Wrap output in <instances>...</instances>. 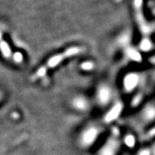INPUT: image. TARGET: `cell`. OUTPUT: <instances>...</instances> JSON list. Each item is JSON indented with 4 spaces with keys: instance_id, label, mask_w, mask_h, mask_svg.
Listing matches in <instances>:
<instances>
[{
    "instance_id": "7c38bea8",
    "label": "cell",
    "mask_w": 155,
    "mask_h": 155,
    "mask_svg": "<svg viewBox=\"0 0 155 155\" xmlns=\"http://www.w3.org/2000/svg\"><path fill=\"white\" fill-rule=\"evenodd\" d=\"M155 136V127H153V128L150 129L149 131V132L147 133V137L148 139H151V138H153V137Z\"/></svg>"
},
{
    "instance_id": "3957f363",
    "label": "cell",
    "mask_w": 155,
    "mask_h": 155,
    "mask_svg": "<svg viewBox=\"0 0 155 155\" xmlns=\"http://www.w3.org/2000/svg\"><path fill=\"white\" fill-rule=\"evenodd\" d=\"M122 145L120 129L112 127L110 134L97 150V155H118Z\"/></svg>"
},
{
    "instance_id": "277c9868",
    "label": "cell",
    "mask_w": 155,
    "mask_h": 155,
    "mask_svg": "<svg viewBox=\"0 0 155 155\" xmlns=\"http://www.w3.org/2000/svg\"><path fill=\"white\" fill-rule=\"evenodd\" d=\"M114 92L112 86L108 83L102 82L97 86L94 94V101L98 107L108 108L113 101Z\"/></svg>"
},
{
    "instance_id": "9c48e42d",
    "label": "cell",
    "mask_w": 155,
    "mask_h": 155,
    "mask_svg": "<svg viewBox=\"0 0 155 155\" xmlns=\"http://www.w3.org/2000/svg\"><path fill=\"white\" fill-rule=\"evenodd\" d=\"M152 47V45H151V42L148 40V39L145 38L143 39V41H141L140 45H139V48L142 51H150V49Z\"/></svg>"
},
{
    "instance_id": "5b68a950",
    "label": "cell",
    "mask_w": 155,
    "mask_h": 155,
    "mask_svg": "<svg viewBox=\"0 0 155 155\" xmlns=\"http://www.w3.org/2000/svg\"><path fill=\"white\" fill-rule=\"evenodd\" d=\"M124 110V104L120 101H116L108 108V111L104 115L103 122L106 124H112L120 116Z\"/></svg>"
},
{
    "instance_id": "4fadbf2b",
    "label": "cell",
    "mask_w": 155,
    "mask_h": 155,
    "mask_svg": "<svg viewBox=\"0 0 155 155\" xmlns=\"http://www.w3.org/2000/svg\"><path fill=\"white\" fill-rule=\"evenodd\" d=\"M150 61H151V63H153V64H155V56L150 59Z\"/></svg>"
},
{
    "instance_id": "8fae6325",
    "label": "cell",
    "mask_w": 155,
    "mask_h": 155,
    "mask_svg": "<svg viewBox=\"0 0 155 155\" xmlns=\"http://www.w3.org/2000/svg\"><path fill=\"white\" fill-rule=\"evenodd\" d=\"M13 59L15 60L16 63H21L23 61V59H24V56H23V55L21 52H19V51H16V52H15V53H13Z\"/></svg>"
},
{
    "instance_id": "52a82bcc",
    "label": "cell",
    "mask_w": 155,
    "mask_h": 155,
    "mask_svg": "<svg viewBox=\"0 0 155 155\" xmlns=\"http://www.w3.org/2000/svg\"><path fill=\"white\" fill-rule=\"evenodd\" d=\"M139 83V76L135 72L126 74L122 79L123 90L127 94H131L135 90Z\"/></svg>"
},
{
    "instance_id": "30bf717a",
    "label": "cell",
    "mask_w": 155,
    "mask_h": 155,
    "mask_svg": "<svg viewBox=\"0 0 155 155\" xmlns=\"http://www.w3.org/2000/svg\"><path fill=\"white\" fill-rule=\"evenodd\" d=\"M94 64L93 62L90 61H86V62H82V65H81V68L83 71H90L91 70L94 69Z\"/></svg>"
},
{
    "instance_id": "8992f818",
    "label": "cell",
    "mask_w": 155,
    "mask_h": 155,
    "mask_svg": "<svg viewBox=\"0 0 155 155\" xmlns=\"http://www.w3.org/2000/svg\"><path fill=\"white\" fill-rule=\"evenodd\" d=\"M71 106L76 112H86L90 108V101L83 94H77L71 98Z\"/></svg>"
},
{
    "instance_id": "6da1fadb",
    "label": "cell",
    "mask_w": 155,
    "mask_h": 155,
    "mask_svg": "<svg viewBox=\"0 0 155 155\" xmlns=\"http://www.w3.org/2000/svg\"><path fill=\"white\" fill-rule=\"evenodd\" d=\"M83 51V48L78 45H72L70 47L66 48L63 49V51H59L57 53L51 55L50 57L46 59L43 65H41L40 68L35 71L33 75V79H39L41 78L46 76L48 72L50 70H53L61 65L63 62L70 58L74 57Z\"/></svg>"
},
{
    "instance_id": "7a4b0ae2",
    "label": "cell",
    "mask_w": 155,
    "mask_h": 155,
    "mask_svg": "<svg viewBox=\"0 0 155 155\" xmlns=\"http://www.w3.org/2000/svg\"><path fill=\"white\" fill-rule=\"evenodd\" d=\"M103 131V125L99 124L90 123L86 125L81 130L78 136V145L82 149H89L92 147L100 139Z\"/></svg>"
},
{
    "instance_id": "ba28073f",
    "label": "cell",
    "mask_w": 155,
    "mask_h": 155,
    "mask_svg": "<svg viewBox=\"0 0 155 155\" xmlns=\"http://www.w3.org/2000/svg\"><path fill=\"white\" fill-rule=\"evenodd\" d=\"M123 142H124V143L126 146L131 147H133V146H135V136L131 135V134H127V135H126L124 137Z\"/></svg>"
}]
</instances>
